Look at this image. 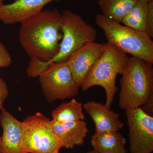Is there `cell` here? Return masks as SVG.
Here are the masks:
<instances>
[{"instance_id":"6da1fadb","label":"cell","mask_w":153,"mask_h":153,"mask_svg":"<svg viewBox=\"0 0 153 153\" xmlns=\"http://www.w3.org/2000/svg\"><path fill=\"white\" fill-rule=\"evenodd\" d=\"M61 23V14L55 9L42 11L21 24L19 41L30 58L48 62L57 55L63 38Z\"/></svg>"},{"instance_id":"7a4b0ae2","label":"cell","mask_w":153,"mask_h":153,"mask_svg":"<svg viewBox=\"0 0 153 153\" xmlns=\"http://www.w3.org/2000/svg\"><path fill=\"white\" fill-rule=\"evenodd\" d=\"M61 29L63 38L57 55L48 62L36 58L30 61L31 71L36 76L41 75L52 63L66 62L76 50L95 42L98 35L95 28L70 10H65L61 14Z\"/></svg>"},{"instance_id":"3957f363","label":"cell","mask_w":153,"mask_h":153,"mask_svg":"<svg viewBox=\"0 0 153 153\" xmlns=\"http://www.w3.org/2000/svg\"><path fill=\"white\" fill-rule=\"evenodd\" d=\"M120 79L119 106L134 109L153 97V64L134 56L128 57Z\"/></svg>"},{"instance_id":"277c9868","label":"cell","mask_w":153,"mask_h":153,"mask_svg":"<svg viewBox=\"0 0 153 153\" xmlns=\"http://www.w3.org/2000/svg\"><path fill=\"white\" fill-rule=\"evenodd\" d=\"M95 23L104 32L108 43L153 64V42L146 32L121 25L102 14L96 16Z\"/></svg>"},{"instance_id":"5b68a950","label":"cell","mask_w":153,"mask_h":153,"mask_svg":"<svg viewBox=\"0 0 153 153\" xmlns=\"http://www.w3.org/2000/svg\"><path fill=\"white\" fill-rule=\"evenodd\" d=\"M128 57L114 45L107 43L104 52L83 80L80 86L82 90L85 91L93 86H101L106 93L105 105L110 108L118 91L116 85V78L118 74L121 75Z\"/></svg>"},{"instance_id":"8992f818","label":"cell","mask_w":153,"mask_h":153,"mask_svg":"<svg viewBox=\"0 0 153 153\" xmlns=\"http://www.w3.org/2000/svg\"><path fill=\"white\" fill-rule=\"evenodd\" d=\"M22 148L24 153H57L62 148L55 136L50 120L41 113L23 121Z\"/></svg>"},{"instance_id":"52a82bcc","label":"cell","mask_w":153,"mask_h":153,"mask_svg":"<svg viewBox=\"0 0 153 153\" xmlns=\"http://www.w3.org/2000/svg\"><path fill=\"white\" fill-rule=\"evenodd\" d=\"M39 77L48 103L73 98L79 93L80 86L74 80L66 62L52 63Z\"/></svg>"},{"instance_id":"ba28073f","label":"cell","mask_w":153,"mask_h":153,"mask_svg":"<svg viewBox=\"0 0 153 153\" xmlns=\"http://www.w3.org/2000/svg\"><path fill=\"white\" fill-rule=\"evenodd\" d=\"M129 128L130 153H152L153 151V117L141 108L126 110Z\"/></svg>"},{"instance_id":"9c48e42d","label":"cell","mask_w":153,"mask_h":153,"mask_svg":"<svg viewBox=\"0 0 153 153\" xmlns=\"http://www.w3.org/2000/svg\"><path fill=\"white\" fill-rule=\"evenodd\" d=\"M106 43H88L73 52L66 61L76 83L81 86L96 61L104 52Z\"/></svg>"},{"instance_id":"30bf717a","label":"cell","mask_w":153,"mask_h":153,"mask_svg":"<svg viewBox=\"0 0 153 153\" xmlns=\"http://www.w3.org/2000/svg\"><path fill=\"white\" fill-rule=\"evenodd\" d=\"M60 0H15L0 5V21L7 25L24 23L41 13L44 6Z\"/></svg>"},{"instance_id":"8fae6325","label":"cell","mask_w":153,"mask_h":153,"mask_svg":"<svg viewBox=\"0 0 153 153\" xmlns=\"http://www.w3.org/2000/svg\"><path fill=\"white\" fill-rule=\"evenodd\" d=\"M1 111L0 123L3 130L1 137V153H24L22 148L23 122L18 120L4 108Z\"/></svg>"},{"instance_id":"7c38bea8","label":"cell","mask_w":153,"mask_h":153,"mask_svg":"<svg viewBox=\"0 0 153 153\" xmlns=\"http://www.w3.org/2000/svg\"><path fill=\"white\" fill-rule=\"evenodd\" d=\"M55 136L60 140L62 147L73 149L83 145L88 130L87 123L84 120L75 121L60 123L50 121Z\"/></svg>"},{"instance_id":"4fadbf2b","label":"cell","mask_w":153,"mask_h":153,"mask_svg":"<svg viewBox=\"0 0 153 153\" xmlns=\"http://www.w3.org/2000/svg\"><path fill=\"white\" fill-rule=\"evenodd\" d=\"M83 108L94 122L96 132L119 131L124 126L119 114L100 102L88 101L83 104Z\"/></svg>"},{"instance_id":"5bb4252c","label":"cell","mask_w":153,"mask_h":153,"mask_svg":"<svg viewBox=\"0 0 153 153\" xmlns=\"http://www.w3.org/2000/svg\"><path fill=\"white\" fill-rule=\"evenodd\" d=\"M126 139L118 131L96 132L92 136L91 144L97 153H127Z\"/></svg>"},{"instance_id":"9a60e30c","label":"cell","mask_w":153,"mask_h":153,"mask_svg":"<svg viewBox=\"0 0 153 153\" xmlns=\"http://www.w3.org/2000/svg\"><path fill=\"white\" fill-rule=\"evenodd\" d=\"M137 0H98L102 15L120 23Z\"/></svg>"},{"instance_id":"2e32d148","label":"cell","mask_w":153,"mask_h":153,"mask_svg":"<svg viewBox=\"0 0 153 153\" xmlns=\"http://www.w3.org/2000/svg\"><path fill=\"white\" fill-rule=\"evenodd\" d=\"M148 13L149 2L147 1L137 0L121 23L134 30L146 32Z\"/></svg>"},{"instance_id":"e0dca14e","label":"cell","mask_w":153,"mask_h":153,"mask_svg":"<svg viewBox=\"0 0 153 153\" xmlns=\"http://www.w3.org/2000/svg\"><path fill=\"white\" fill-rule=\"evenodd\" d=\"M82 106V102L72 99L69 102L63 103L52 111V120L60 123L83 120L84 114Z\"/></svg>"},{"instance_id":"ac0fdd59","label":"cell","mask_w":153,"mask_h":153,"mask_svg":"<svg viewBox=\"0 0 153 153\" xmlns=\"http://www.w3.org/2000/svg\"><path fill=\"white\" fill-rule=\"evenodd\" d=\"M12 57L4 45L0 42V68H6L10 66Z\"/></svg>"},{"instance_id":"d6986e66","label":"cell","mask_w":153,"mask_h":153,"mask_svg":"<svg viewBox=\"0 0 153 153\" xmlns=\"http://www.w3.org/2000/svg\"><path fill=\"white\" fill-rule=\"evenodd\" d=\"M146 33L152 39L153 38V1L149 2V13L147 19Z\"/></svg>"},{"instance_id":"ffe728a7","label":"cell","mask_w":153,"mask_h":153,"mask_svg":"<svg viewBox=\"0 0 153 153\" xmlns=\"http://www.w3.org/2000/svg\"><path fill=\"white\" fill-rule=\"evenodd\" d=\"M9 94L7 85L5 81L0 77V111L3 108L4 102Z\"/></svg>"},{"instance_id":"44dd1931","label":"cell","mask_w":153,"mask_h":153,"mask_svg":"<svg viewBox=\"0 0 153 153\" xmlns=\"http://www.w3.org/2000/svg\"><path fill=\"white\" fill-rule=\"evenodd\" d=\"M143 111L150 116L153 117V97L149 99L147 102L141 108Z\"/></svg>"},{"instance_id":"7402d4cb","label":"cell","mask_w":153,"mask_h":153,"mask_svg":"<svg viewBox=\"0 0 153 153\" xmlns=\"http://www.w3.org/2000/svg\"><path fill=\"white\" fill-rule=\"evenodd\" d=\"M87 153H97V152H95V151L92 150V151H89V152H88Z\"/></svg>"},{"instance_id":"603a6c76","label":"cell","mask_w":153,"mask_h":153,"mask_svg":"<svg viewBox=\"0 0 153 153\" xmlns=\"http://www.w3.org/2000/svg\"><path fill=\"white\" fill-rule=\"evenodd\" d=\"M3 0H0V5L3 4Z\"/></svg>"},{"instance_id":"cb8c5ba5","label":"cell","mask_w":153,"mask_h":153,"mask_svg":"<svg viewBox=\"0 0 153 153\" xmlns=\"http://www.w3.org/2000/svg\"><path fill=\"white\" fill-rule=\"evenodd\" d=\"M0 153H1V137H0Z\"/></svg>"},{"instance_id":"d4e9b609","label":"cell","mask_w":153,"mask_h":153,"mask_svg":"<svg viewBox=\"0 0 153 153\" xmlns=\"http://www.w3.org/2000/svg\"><path fill=\"white\" fill-rule=\"evenodd\" d=\"M146 1H147L148 2H151L153 1V0H146Z\"/></svg>"},{"instance_id":"484cf974","label":"cell","mask_w":153,"mask_h":153,"mask_svg":"<svg viewBox=\"0 0 153 153\" xmlns=\"http://www.w3.org/2000/svg\"><path fill=\"white\" fill-rule=\"evenodd\" d=\"M57 153H59V152H57Z\"/></svg>"}]
</instances>
